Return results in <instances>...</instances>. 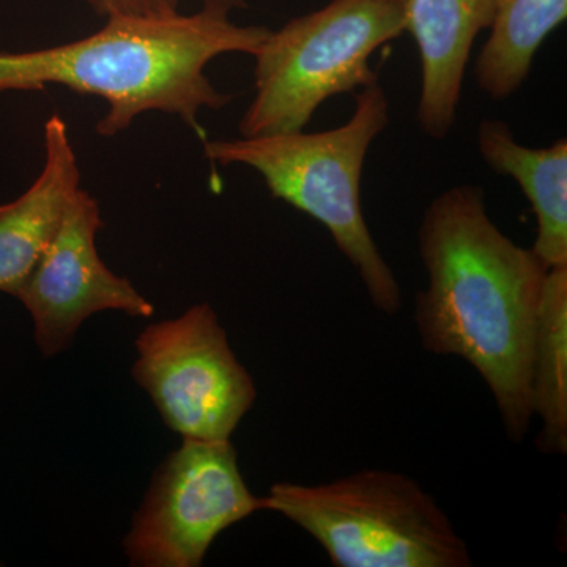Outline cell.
<instances>
[{
    "mask_svg": "<svg viewBox=\"0 0 567 567\" xmlns=\"http://www.w3.org/2000/svg\"><path fill=\"white\" fill-rule=\"evenodd\" d=\"M420 254L429 275L415 323L427 352L457 357L484 380L507 439L533 421V341L548 267L492 221L477 186H456L429 205Z\"/></svg>",
    "mask_w": 567,
    "mask_h": 567,
    "instance_id": "cell-1",
    "label": "cell"
},
{
    "mask_svg": "<svg viewBox=\"0 0 567 567\" xmlns=\"http://www.w3.org/2000/svg\"><path fill=\"white\" fill-rule=\"evenodd\" d=\"M270 32L205 9L164 18L111 17L87 39L0 52V93L63 85L110 104L96 125L102 136L122 133L142 112L162 111L181 117L205 141L199 112L221 110L233 100L205 76V66L230 52L256 55Z\"/></svg>",
    "mask_w": 567,
    "mask_h": 567,
    "instance_id": "cell-2",
    "label": "cell"
},
{
    "mask_svg": "<svg viewBox=\"0 0 567 567\" xmlns=\"http://www.w3.org/2000/svg\"><path fill=\"white\" fill-rule=\"evenodd\" d=\"M354 102L352 117L338 128L204 141V153L221 166L251 167L276 199L322 223L353 265L372 305L394 316L402 309L401 286L377 248L361 207L365 153L390 122V103L379 82L361 89Z\"/></svg>",
    "mask_w": 567,
    "mask_h": 567,
    "instance_id": "cell-3",
    "label": "cell"
},
{
    "mask_svg": "<svg viewBox=\"0 0 567 567\" xmlns=\"http://www.w3.org/2000/svg\"><path fill=\"white\" fill-rule=\"evenodd\" d=\"M264 498L315 537L336 567H470L464 537L417 481L361 470L331 483H278Z\"/></svg>",
    "mask_w": 567,
    "mask_h": 567,
    "instance_id": "cell-4",
    "label": "cell"
},
{
    "mask_svg": "<svg viewBox=\"0 0 567 567\" xmlns=\"http://www.w3.org/2000/svg\"><path fill=\"white\" fill-rule=\"evenodd\" d=\"M405 31V0H331L271 31L254 55L241 136L301 132L331 96L374 84L369 58Z\"/></svg>",
    "mask_w": 567,
    "mask_h": 567,
    "instance_id": "cell-5",
    "label": "cell"
},
{
    "mask_svg": "<svg viewBox=\"0 0 567 567\" xmlns=\"http://www.w3.org/2000/svg\"><path fill=\"white\" fill-rule=\"evenodd\" d=\"M133 377L167 427L183 439L223 442L256 402L252 377L238 361L208 303L148 324L136 339Z\"/></svg>",
    "mask_w": 567,
    "mask_h": 567,
    "instance_id": "cell-6",
    "label": "cell"
},
{
    "mask_svg": "<svg viewBox=\"0 0 567 567\" xmlns=\"http://www.w3.org/2000/svg\"><path fill=\"white\" fill-rule=\"evenodd\" d=\"M264 511L230 440L183 439L159 466L125 537L130 565L199 567L224 529Z\"/></svg>",
    "mask_w": 567,
    "mask_h": 567,
    "instance_id": "cell-7",
    "label": "cell"
},
{
    "mask_svg": "<svg viewBox=\"0 0 567 567\" xmlns=\"http://www.w3.org/2000/svg\"><path fill=\"white\" fill-rule=\"evenodd\" d=\"M102 227L99 203L80 186L66 204L58 233L18 295L32 316L43 357L69 349L84 320L96 312L122 311L145 319L155 312L128 279L104 265L95 244Z\"/></svg>",
    "mask_w": 567,
    "mask_h": 567,
    "instance_id": "cell-8",
    "label": "cell"
},
{
    "mask_svg": "<svg viewBox=\"0 0 567 567\" xmlns=\"http://www.w3.org/2000/svg\"><path fill=\"white\" fill-rule=\"evenodd\" d=\"M406 31L421 58V130L443 140L456 121L466 63L481 31L494 21L496 0H405Z\"/></svg>",
    "mask_w": 567,
    "mask_h": 567,
    "instance_id": "cell-9",
    "label": "cell"
},
{
    "mask_svg": "<svg viewBox=\"0 0 567 567\" xmlns=\"http://www.w3.org/2000/svg\"><path fill=\"white\" fill-rule=\"evenodd\" d=\"M44 167L13 203L0 205V292L18 298L80 188L81 171L61 115L44 126Z\"/></svg>",
    "mask_w": 567,
    "mask_h": 567,
    "instance_id": "cell-10",
    "label": "cell"
},
{
    "mask_svg": "<svg viewBox=\"0 0 567 567\" xmlns=\"http://www.w3.org/2000/svg\"><path fill=\"white\" fill-rule=\"evenodd\" d=\"M477 142L488 166L516 178L532 203L537 218L533 251L548 268L567 265V141L529 148L518 144L505 122L484 121Z\"/></svg>",
    "mask_w": 567,
    "mask_h": 567,
    "instance_id": "cell-11",
    "label": "cell"
},
{
    "mask_svg": "<svg viewBox=\"0 0 567 567\" xmlns=\"http://www.w3.org/2000/svg\"><path fill=\"white\" fill-rule=\"evenodd\" d=\"M532 412L543 423L537 450L567 453V265L548 268L532 354Z\"/></svg>",
    "mask_w": 567,
    "mask_h": 567,
    "instance_id": "cell-12",
    "label": "cell"
},
{
    "mask_svg": "<svg viewBox=\"0 0 567 567\" xmlns=\"http://www.w3.org/2000/svg\"><path fill=\"white\" fill-rule=\"evenodd\" d=\"M567 18V0H496L492 32L476 61L481 89L492 99L516 93L533 59Z\"/></svg>",
    "mask_w": 567,
    "mask_h": 567,
    "instance_id": "cell-13",
    "label": "cell"
},
{
    "mask_svg": "<svg viewBox=\"0 0 567 567\" xmlns=\"http://www.w3.org/2000/svg\"><path fill=\"white\" fill-rule=\"evenodd\" d=\"M96 14L104 18H164L181 13V0H84ZM205 10L230 14L245 9V0H199Z\"/></svg>",
    "mask_w": 567,
    "mask_h": 567,
    "instance_id": "cell-14",
    "label": "cell"
}]
</instances>
